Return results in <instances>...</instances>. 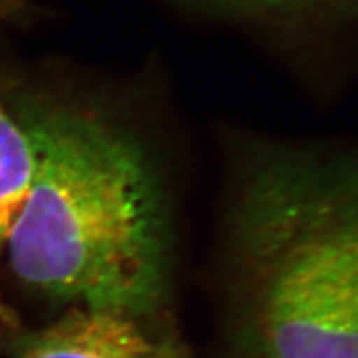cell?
<instances>
[{"mask_svg": "<svg viewBox=\"0 0 358 358\" xmlns=\"http://www.w3.org/2000/svg\"><path fill=\"white\" fill-rule=\"evenodd\" d=\"M227 250L244 358H358V151L254 148Z\"/></svg>", "mask_w": 358, "mask_h": 358, "instance_id": "cell-2", "label": "cell"}, {"mask_svg": "<svg viewBox=\"0 0 358 358\" xmlns=\"http://www.w3.org/2000/svg\"><path fill=\"white\" fill-rule=\"evenodd\" d=\"M35 171L34 146L19 116L0 100V248L29 198Z\"/></svg>", "mask_w": 358, "mask_h": 358, "instance_id": "cell-4", "label": "cell"}, {"mask_svg": "<svg viewBox=\"0 0 358 358\" xmlns=\"http://www.w3.org/2000/svg\"><path fill=\"white\" fill-rule=\"evenodd\" d=\"M22 0H0V17L12 15L13 12L19 10Z\"/></svg>", "mask_w": 358, "mask_h": 358, "instance_id": "cell-6", "label": "cell"}, {"mask_svg": "<svg viewBox=\"0 0 358 358\" xmlns=\"http://www.w3.org/2000/svg\"><path fill=\"white\" fill-rule=\"evenodd\" d=\"M146 317L111 308L75 307L27 338L20 358H186L146 327Z\"/></svg>", "mask_w": 358, "mask_h": 358, "instance_id": "cell-3", "label": "cell"}, {"mask_svg": "<svg viewBox=\"0 0 358 358\" xmlns=\"http://www.w3.org/2000/svg\"><path fill=\"white\" fill-rule=\"evenodd\" d=\"M237 19L272 27H310L347 19L355 0H196Z\"/></svg>", "mask_w": 358, "mask_h": 358, "instance_id": "cell-5", "label": "cell"}, {"mask_svg": "<svg viewBox=\"0 0 358 358\" xmlns=\"http://www.w3.org/2000/svg\"><path fill=\"white\" fill-rule=\"evenodd\" d=\"M34 146L29 198L7 245L22 280L78 307L146 317L166 292L158 179L131 134L98 111L22 103Z\"/></svg>", "mask_w": 358, "mask_h": 358, "instance_id": "cell-1", "label": "cell"}]
</instances>
